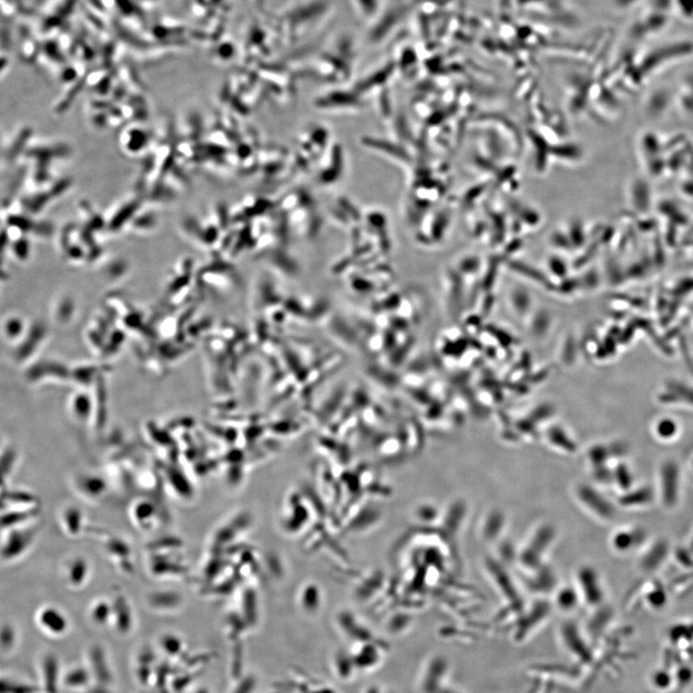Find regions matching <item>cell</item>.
Here are the masks:
<instances>
[{
    "instance_id": "obj_4",
    "label": "cell",
    "mask_w": 693,
    "mask_h": 693,
    "mask_svg": "<svg viewBox=\"0 0 693 693\" xmlns=\"http://www.w3.org/2000/svg\"><path fill=\"white\" fill-rule=\"evenodd\" d=\"M580 592L587 597V602L597 603L602 599L603 589L599 578L592 568L584 567L579 572Z\"/></svg>"
},
{
    "instance_id": "obj_2",
    "label": "cell",
    "mask_w": 693,
    "mask_h": 693,
    "mask_svg": "<svg viewBox=\"0 0 693 693\" xmlns=\"http://www.w3.org/2000/svg\"><path fill=\"white\" fill-rule=\"evenodd\" d=\"M35 618L39 628L50 636H62L67 631V619L57 607L53 606L41 607L37 612Z\"/></svg>"
},
{
    "instance_id": "obj_14",
    "label": "cell",
    "mask_w": 693,
    "mask_h": 693,
    "mask_svg": "<svg viewBox=\"0 0 693 693\" xmlns=\"http://www.w3.org/2000/svg\"><path fill=\"white\" fill-rule=\"evenodd\" d=\"M46 199H48V197L46 195H40V196L34 197L32 201L30 202V204H29V209L33 212L40 211L41 207L45 206Z\"/></svg>"
},
{
    "instance_id": "obj_11",
    "label": "cell",
    "mask_w": 693,
    "mask_h": 693,
    "mask_svg": "<svg viewBox=\"0 0 693 693\" xmlns=\"http://www.w3.org/2000/svg\"><path fill=\"white\" fill-rule=\"evenodd\" d=\"M0 693H33L30 687L12 681H0Z\"/></svg>"
},
{
    "instance_id": "obj_8",
    "label": "cell",
    "mask_w": 693,
    "mask_h": 693,
    "mask_svg": "<svg viewBox=\"0 0 693 693\" xmlns=\"http://www.w3.org/2000/svg\"><path fill=\"white\" fill-rule=\"evenodd\" d=\"M92 679L89 670L83 667L72 668L63 678V685L70 690H83L88 687Z\"/></svg>"
},
{
    "instance_id": "obj_10",
    "label": "cell",
    "mask_w": 693,
    "mask_h": 693,
    "mask_svg": "<svg viewBox=\"0 0 693 693\" xmlns=\"http://www.w3.org/2000/svg\"><path fill=\"white\" fill-rule=\"evenodd\" d=\"M634 538H636L634 533L631 534L627 529H622L614 534V538H612V546L618 551L629 550L633 548L632 546L634 543Z\"/></svg>"
},
{
    "instance_id": "obj_3",
    "label": "cell",
    "mask_w": 693,
    "mask_h": 693,
    "mask_svg": "<svg viewBox=\"0 0 693 693\" xmlns=\"http://www.w3.org/2000/svg\"><path fill=\"white\" fill-rule=\"evenodd\" d=\"M32 543V536L26 531H16L9 534L2 543L1 555L6 560L18 558L23 556L28 550Z\"/></svg>"
},
{
    "instance_id": "obj_7",
    "label": "cell",
    "mask_w": 693,
    "mask_h": 693,
    "mask_svg": "<svg viewBox=\"0 0 693 693\" xmlns=\"http://www.w3.org/2000/svg\"><path fill=\"white\" fill-rule=\"evenodd\" d=\"M679 478V477H678ZM677 478V470L672 465H667L665 469L661 470V491L663 492V500L667 506L674 504L676 495H677V488L679 485V480Z\"/></svg>"
},
{
    "instance_id": "obj_16",
    "label": "cell",
    "mask_w": 693,
    "mask_h": 693,
    "mask_svg": "<svg viewBox=\"0 0 693 693\" xmlns=\"http://www.w3.org/2000/svg\"><path fill=\"white\" fill-rule=\"evenodd\" d=\"M197 693H206V692H197Z\"/></svg>"
},
{
    "instance_id": "obj_5",
    "label": "cell",
    "mask_w": 693,
    "mask_h": 693,
    "mask_svg": "<svg viewBox=\"0 0 693 693\" xmlns=\"http://www.w3.org/2000/svg\"><path fill=\"white\" fill-rule=\"evenodd\" d=\"M41 690L46 693H57L59 682V668L55 657L45 656L41 661Z\"/></svg>"
},
{
    "instance_id": "obj_6",
    "label": "cell",
    "mask_w": 693,
    "mask_h": 693,
    "mask_svg": "<svg viewBox=\"0 0 693 693\" xmlns=\"http://www.w3.org/2000/svg\"><path fill=\"white\" fill-rule=\"evenodd\" d=\"M89 661L92 670L89 671L92 678H96L101 685H108L112 681V675L104 654L101 651V652L92 651L89 655Z\"/></svg>"
},
{
    "instance_id": "obj_13",
    "label": "cell",
    "mask_w": 693,
    "mask_h": 693,
    "mask_svg": "<svg viewBox=\"0 0 693 693\" xmlns=\"http://www.w3.org/2000/svg\"><path fill=\"white\" fill-rule=\"evenodd\" d=\"M29 135H30V133H29V130H26L23 134H21V136H19V140L17 141V143L14 144L13 148H12L11 151H10V156H11L12 158H14V156L18 155L19 150H21V148H23V146H24V144H26V141H28Z\"/></svg>"
},
{
    "instance_id": "obj_12",
    "label": "cell",
    "mask_w": 693,
    "mask_h": 693,
    "mask_svg": "<svg viewBox=\"0 0 693 693\" xmlns=\"http://www.w3.org/2000/svg\"><path fill=\"white\" fill-rule=\"evenodd\" d=\"M577 592L569 587H563L558 592V602L561 607H571L574 604Z\"/></svg>"
},
{
    "instance_id": "obj_1",
    "label": "cell",
    "mask_w": 693,
    "mask_h": 693,
    "mask_svg": "<svg viewBox=\"0 0 693 693\" xmlns=\"http://www.w3.org/2000/svg\"><path fill=\"white\" fill-rule=\"evenodd\" d=\"M576 497L579 500L580 505L585 507L589 514H593L597 518L602 520H611L614 516V509L612 505L599 494L596 490L587 485H580L576 489Z\"/></svg>"
},
{
    "instance_id": "obj_15",
    "label": "cell",
    "mask_w": 693,
    "mask_h": 693,
    "mask_svg": "<svg viewBox=\"0 0 693 693\" xmlns=\"http://www.w3.org/2000/svg\"><path fill=\"white\" fill-rule=\"evenodd\" d=\"M10 223L23 229L28 228L29 224H31L28 219L18 216L13 217V218L10 219Z\"/></svg>"
},
{
    "instance_id": "obj_9",
    "label": "cell",
    "mask_w": 693,
    "mask_h": 693,
    "mask_svg": "<svg viewBox=\"0 0 693 693\" xmlns=\"http://www.w3.org/2000/svg\"><path fill=\"white\" fill-rule=\"evenodd\" d=\"M17 631L11 624L0 625V652L14 650L17 643Z\"/></svg>"
}]
</instances>
